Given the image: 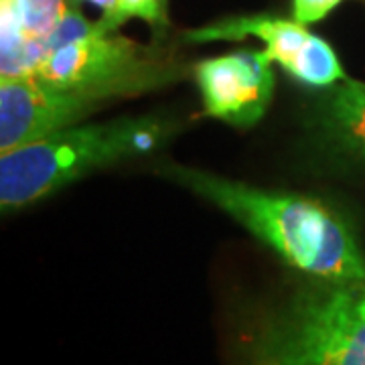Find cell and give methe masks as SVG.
<instances>
[{
  "label": "cell",
  "instance_id": "9",
  "mask_svg": "<svg viewBox=\"0 0 365 365\" xmlns=\"http://www.w3.org/2000/svg\"><path fill=\"white\" fill-rule=\"evenodd\" d=\"M165 6H167V0H118L114 29L118 31L130 19H140L153 29H163L167 25Z\"/></svg>",
  "mask_w": 365,
  "mask_h": 365
},
{
  "label": "cell",
  "instance_id": "10",
  "mask_svg": "<svg viewBox=\"0 0 365 365\" xmlns=\"http://www.w3.org/2000/svg\"><path fill=\"white\" fill-rule=\"evenodd\" d=\"M343 0H292V19L302 25H313L333 13Z\"/></svg>",
  "mask_w": 365,
  "mask_h": 365
},
{
  "label": "cell",
  "instance_id": "3",
  "mask_svg": "<svg viewBox=\"0 0 365 365\" xmlns=\"http://www.w3.org/2000/svg\"><path fill=\"white\" fill-rule=\"evenodd\" d=\"M187 73L189 67L153 47L120 37L116 31H106L98 21L96 31L55 47L35 71V78L86 91L110 104L118 98L167 88Z\"/></svg>",
  "mask_w": 365,
  "mask_h": 365
},
{
  "label": "cell",
  "instance_id": "8",
  "mask_svg": "<svg viewBox=\"0 0 365 365\" xmlns=\"http://www.w3.org/2000/svg\"><path fill=\"white\" fill-rule=\"evenodd\" d=\"M67 0H9L2 2V25L14 31L31 43H45L67 13Z\"/></svg>",
  "mask_w": 365,
  "mask_h": 365
},
{
  "label": "cell",
  "instance_id": "5",
  "mask_svg": "<svg viewBox=\"0 0 365 365\" xmlns=\"http://www.w3.org/2000/svg\"><path fill=\"white\" fill-rule=\"evenodd\" d=\"M193 69L203 114L237 128L258 124L272 102V59L264 49H240L197 61Z\"/></svg>",
  "mask_w": 365,
  "mask_h": 365
},
{
  "label": "cell",
  "instance_id": "4",
  "mask_svg": "<svg viewBox=\"0 0 365 365\" xmlns=\"http://www.w3.org/2000/svg\"><path fill=\"white\" fill-rule=\"evenodd\" d=\"M182 37L189 43H217L254 37L264 43V53L272 59V63H278L302 86L317 90H327L347 78L337 51L297 19L268 13L240 14L185 31Z\"/></svg>",
  "mask_w": 365,
  "mask_h": 365
},
{
  "label": "cell",
  "instance_id": "7",
  "mask_svg": "<svg viewBox=\"0 0 365 365\" xmlns=\"http://www.w3.org/2000/svg\"><path fill=\"white\" fill-rule=\"evenodd\" d=\"M313 124L341 157L365 165V81L345 78L317 98Z\"/></svg>",
  "mask_w": 365,
  "mask_h": 365
},
{
  "label": "cell",
  "instance_id": "6",
  "mask_svg": "<svg viewBox=\"0 0 365 365\" xmlns=\"http://www.w3.org/2000/svg\"><path fill=\"white\" fill-rule=\"evenodd\" d=\"M104 102L90 93L53 86L35 76L9 78L0 83V150L41 140L81 124Z\"/></svg>",
  "mask_w": 365,
  "mask_h": 365
},
{
  "label": "cell",
  "instance_id": "11",
  "mask_svg": "<svg viewBox=\"0 0 365 365\" xmlns=\"http://www.w3.org/2000/svg\"><path fill=\"white\" fill-rule=\"evenodd\" d=\"M73 6H79L83 2L88 4H93L96 9L102 11V19H100V25L104 26L106 31H116L114 29V16H116L118 9V0H69Z\"/></svg>",
  "mask_w": 365,
  "mask_h": 365
},
{
  "label": "cell",
  "instance_id": "1",
  "mask_svg": "<svg viewBox=\"0 0 365 365\" xmlns=\"http://www.w3.org/2000/svg\"><path fill=\"white\" fill-rule=\"evenodd\" d=\"M158 173L225 211L304 278L331 282L365 278V254L357 235L323 201L252 187L177 163L160 165Z\"/></svg>",
  "mask_w": 365,
  "mask_h": 365
},
{
  "label": "cell",
  "instance_id": "2",
  "mask_svg": "<svg viewBox=\"0 0 365 365\" xmlns=\"http://www.w3.org/2000/svg\"><path fill=\"white\" fill-rule=\"evenodd\" d=\"M179 128V122L173 118H118L110 122L76 124L2 153V211L9 213L33 205L93 170L153 155L169 143Z\"/></svg>",
  "mask_w": 365,
  "mask_h": 365
},
{
  "label": "cell",
  "instance_id": "12",
  "mask_svg": "<svg viewBox=\"0 0 365 365\" xmlns=\"http://www.w3.org/2000/svg\"><path fill=\"white\" fill-rule=\"evenodd\" d=\"M0 2H9V0H0Z\"/></svg>",
  "mask_w": 365,
  "mask_h": 365
}]
</instances>
